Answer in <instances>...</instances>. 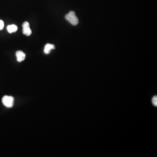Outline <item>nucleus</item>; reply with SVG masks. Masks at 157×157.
Instances as JSON below:
<instances>
[{
	"mask_svg": "<svg viewBox=\"0 0 157 157\" xmlns=\"http://www.w3.org/2000/svg\"><path fill=\"white\" fill-rule=\"evenodd\" d=\"M55 49V46L53 44H46L44 47V52L46 54H49L51 52L52 49Z\"/></svg>",
	"mask_w": 157,
	"mask_h": 157,
	"instance_id": "obj_5",
	"label": "nucleus"
},
{
	"mask_svg": "<svg viewBox=\"0 0 157 157\" xmlns=\"http://www.w3.org/2000/svg\"><path fill=\"white\" fill-rule=\"evenodd\" d=\"M23 33L26 36H30L32 34V30L30 28V25L28 22H25L22 24Z\"/></svg>",
	"mask_w": 157,
	"mask_h": 157,
	"instance_id": "obj_3",
	"label": "nucleus"
},
{
	"mask_svg": "<svg viewBox=\"0 0 157 157\" xmlns=\"http://www.w3.org/2000/svg\"><path fill=\"white\" fill-rule=\"evenodd\" d=\"M152 103L155 106H157V96H154L152 99Z\"/></svg>",
	"mask_w": 157,
	"mask_h": 157,
	"instance_id": "obj_7",
	"label": "nucleus"
},
{
	"mask_svg": "<svg viewBox=\"0 0 157 157\" xmlns=\"http://www.w3.org/2000/svg\"><path fill=\"white\" fill-rule=\"evenodd\" d=\"M4 22L2 20H0V30H2L4 28Z\"/></svg>",
	"mask_w": 157,
	"mask_h": 157,
	"instance_id": "obj_8",
	"label": "nucleus"
},
{
	"mask_svg": "<svg viewBox=\"0 0 157 157\" xmlns=\"http://www.w3.org/2000/svg\"><path fill=\"white\" fill-rule=\"evenodd\" d=\"M3 104L8 108H11L14 105V99L12 96H5L2 99Z\"/></svg>",
	"mask_w": 157,
	"mask_h": 157,
	"instance_id": "obj_2",
	"label": "nucleus"
},
{
	"mask_svg": "<svg viewBox=\"0 0 157 157\" xmlns=\"http://www.w3.org/2000/svg\"><path fill=\"white\" fill-rule=\"evenodd\" d=\"M18 30V27L15 25H9L7 27V30L9 33L15 32Z\"/></svg>",
	"mask_w": 157,
	"mask_h": 157,
	"instance_id": "obj_6",
	"label": "nucleus"
},
{
	"mask_svg": "<svg viewBox=\"0 0 157 157\" xmlns=\"http://www.w3.org/2000/svg\"><path fill=\"white\" fill-rule=\"evenodd\" d=\"M65 19L73 26H76L79 23V20L73 11H71L65 15Z\"/></svg>",
	"mask_w": 157,
	"mask_h": 157,
	"instance_id": "obj_1",
	"label": "nucleus"
},
{
	"mask_svg": "<svg viewBox=\"0 0 157 157\" xmlns=\"http://www.w3.org/2000/svg\"><path fill=\"white\" fill-rule=\"evenodd\" d=\"M17 59L18 62H22L25 60L26 58V54L22 51H18L16 53Z\"/></svg>",
	"mask_w": 157,
	"mask_h": 157,
	"instance_id": "obj_4",
	"label": "nucleus"
}]
</instances>
